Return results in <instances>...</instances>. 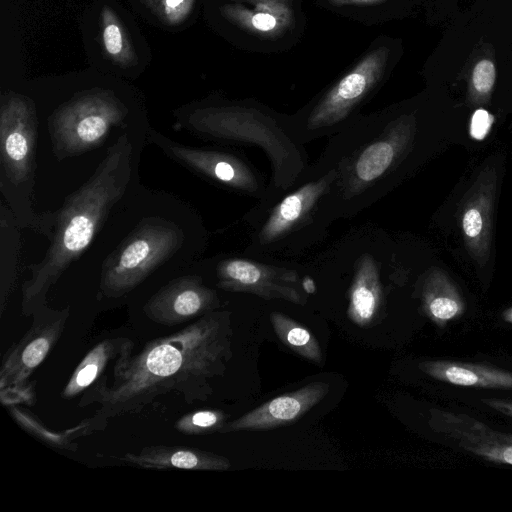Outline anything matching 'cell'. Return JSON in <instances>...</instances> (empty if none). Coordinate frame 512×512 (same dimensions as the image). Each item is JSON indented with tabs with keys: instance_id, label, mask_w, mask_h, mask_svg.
<instances>
[{
	"instance_id": "obj_4",
	"label": "cell",
	"mask_w": 512,
	"mask_h": 512,
	"mask_svg": "<svg viewBox=\"0 0 512 512\" xmlns=\"http://www.w3.org/2000/svg\"><path fill=\"white\" fill-rule=\"evenodd\" d=\"M418 135L414 113L389 109L358 115L328 137L316 162L335 172L329 196L334 221L357 216L411 173Z\"/></svg>"
},
{
	"instance_id": "obj_6",
	"label": "cell",
	"mask_w": 512,
	"mask_h": 512,
	"mask_svg": "<svg viewBox=\"0 0 512 512\" xmlns=\"http://www.w3.org/2000/svg\"><path fill=\"white\" fill-rule=\"evenodd\" d=\"M335 172L314 162L290 189L257 201L244 216V254L272 261H298L327 238L334 222L329 196Z\"/></svg>"
},
{
	"instance_id": "obj_16",
	"label": "cell",
	"mask_w": 512,
	"mask_h": 512,
	"mask_svg": "<svg viewBox=\"0 0 512 512\" xmlns=\"http://www.w3.org/2000/svg\"><path fill=\"white\" fill-rule=\"evenodd\" d=\"M125 464L145 469L225 471L230 461L219 454L187 446L152 445L119 457Z\"/></svg>"
},
{
	"instance_id": "obj_8",
	"label": "cell",
	"mask_w": 512,
	"mask_h": 512,
	"mask_svg": "<svg viewBox=\"0 0 512 512\" xmlns=\"http://www.w3.org/2000/svg\"><path fill=\"white\" fill-rule=\"evenodd\" d=\"M148 123L144 114L128 105L115 91L91 88L60 104L48 119L53 152L61 161L100 147L114 128Z\"/></svg>"
},
{
	"instance_id": "obj_14",
	"label": "cell",
	"mask_w": 512,
	"mask_h": 512,
	"mask_svg": "<svg viewBox=\"0 0 512 512\" xmlns=\"http://www.w3.org/2000/svg\"><path fill=\"white\" fill-rule=\"evenodd\" d=\"M430 427L458 447L487 461L512 465V434L500 432L474 417L431 409Z\"/></svg>"
},
{
	"instance_id": "obj_21",
	"label": "cell",
	"mask_w": 512,
	"mask_h": 512,
	"mask_svg": "<svg viewBox=\"0 0 512 512\" xmlns=\"http://www.w3.org/2000/svg\"><path fill=\"white\" fill-rule=\"evenodd\" d=\"M422 307L425 315L440 328H444L464 311L460 296L440 279L426 281L422 289Z\"/></svg>"
},
{
	"instance_id": "obj_25",
	"label": "cell",
	"mask_w": 512,
	"mask_h": 512,
	"mask_svg": "<svg viewBox=\"0 0 512 512\" xmlns=\"http://www.w3.org/2000/svg\"><path fill=\"white\" fill-rule=\"evenodd\" d=\"M228 415L219 409H199L182 415L174 428L183 435H207L219 432L227 423Z\"/></svg>"
},
{
	"instance_id": "obj_5",
	"label": "cell",
	"mask_w": 512,
	"mask_h": 512,
	"mask_svg": "<svg viewBox=\"0 0 512 512\" xmlns=\"http://www.w3.org/2000/svg\"><path fill=\"white\" fill-rule=\"evenodd\" d=\"M175 124L222 145L255 146L267 156L271 177L263 200L290 189L310 164L305 144L295 136L290 117L246 102L202 101L175 111Z\"/></svg>"
},
{
	"instance_id": "obj_32",
	"label": "cell",
	"mask_w": 512,
	"mask_h": 512,
	"mask_svg": "<svg viewBox=\"0 0 512 512\" xmlns=\"http://www.w3.org/2000/svg\"><path fill=\"white\" fill-rule=\"evenodd\" d=\"M334 6L373 4L383 0H328Z\"/></svg>"
},
{
	"instance_id": "obj_1",
	"label": "cell",
	"mask_w": 512,
	"mask_h": 512,
	"mask_svg": "<svg viewBox=\"0 0 512 512\" xmlns=\"http://www.w3.org/2000/svg\"><path fill=\"white\" fill-rule=\"evenodd\" d=\"M207 245L208 231L191 206L139 183L79 260L96 266V299L119 300L155 278L170 280L189 271Z\"/></svg>"
},
{
	"instance_id": "obj_3",
	"label": "cell",
	"mask_w": 512,
	"mask_h": 512,
	"mask_svg": "<svg viewBox=\"0 0 512 512\" xmlns=\"http://www.w3.org/2000/svg\"><path fill=\"white\" fill-rule=\"evenodd\" d=\"M148 124L124 130L91 177L57 210L53 235L41 261L29 266L21 286V311L31 316L47 304L50 289L91 247L119 202L139 182L138 166Z\"/></svg>"
},
{
	"instance_id": "obj_15",
	"label": "cell",
	"mask_w": 512,
	"mask_h": 512,
	"mask_svg": "<svg viewBox=\"0 0 512 512\" xmlns=\"http://www.w3.org/2000/svg\"><path fill=\"white\" fill-rule=\"evenodd\" d=\"M325 382H312L300 389L279 395L241 417L227 422L221 433L269 430L295 423L328 393Z\"/></svg>"
},
{
	"instance_id": "obj_29",
	"label": "cell",
	"mask_w": 512,
	"mask_h": 512,
	"mask_svg": "<svg viewBox=\"0 0 512 512\" xmlns=\"http://www.w3.org/2000/svg\"><path fill=\"white\" fill-rule=\"evenodd\" d=\"M462 226L468 238H478L484 228V216L481 209L474 206L469 207L463 215Z\"/></svg>"
},
{
	"instance_id": "obj_19",
	"label": "cell",
	"mask_w": 512,
	"mask_h": 512,
	"mask_svg": "<svg viewBox=\"0 0 512 512\" xmlns=\"http://www.w3.org/2000/svg\"><path fill=\"white\" fill-rule=\"evenodd\" d=\"M12 418L27 433L39 441L56 449L75 451L78 444L75 442L80 437L87 436L94 431L102 430L107 424V419L94 414L90 418L83 419L78 425L64 431H53L49 429L34 413L20 404L6 406Z\"/></svg>"
},
{
	"instance_id": "obj_13",
	"label": "cell",
	"mask_w": 512,
	"mask_h": 512,
	"mask_svg": "<svg viewBox=\"0 0 512 512\" xmlns=\"http://www.w3.org/2000/svg\"><path fill=\"white\" fill-rule=\"evenodd\" d=\"M219 307L217 291L206 284L194 266L151 293L142 311L154 323L175 326L196 320Z\"/></svg>"
},
{
	"instance_id": "obj_31",
	"label": "cell",
	"mask_w": 512,
	"mask_h": 512,
	"mask_svg": "<svg viewBox=\"0 0 512 512\" xmlns=\"http://www.w3.org/2000/svg\"><path fill=\"white\" fill-rule=\"evenodd\" d=\"M481 402L491 409L512 418V399L483 398Z\"/></svg>"
},
{
	"instance_id": "obj_28",
	"label": "cell",
	"mask_w": 512,
	"mask_h": 512,
	"mask_svg": "<svg viewBox=\"0 0 512 512\" xmlns=\"http://www.w3.org/2000/svg\"><path fill=\"white\" fill-rule=\"evenodd\" d=\"M255 9L274 15L289 24L293 19V12L285 1L281 0H245Z\"/></svg>"
},
{
	"instance_id": "obj_18",
	"label": "cell",
	"mask_w": 512,
	"mask_h": 512,
	"mask_svg": "<svg viewBox=\"0 0 512 512\" xmlns=\"http://www.w3.org/2000/svg\"><path fill=\"white\" fill-rule=\"evenodd\" d=\"M418 367L431 378L456 386L512 389V372L487 364L426 360Z\"/></svg>"
},
{
	"instance_id": "obj_23",
	"label": "cell",
	"mask_w": 512,
	"mask_h": 512,
	"mask_svg": "<svg viewBox=\"0 0 512 512\" xmlns=\"http://www.w3.org/2000/svg\"><path fill=\"white\" fill-rule=\"evenodd\" d=\"M1 250L7 253V258L1 257V263L7 262L6 265L1 267V313L4 311L5 301L9 296L15 276H16V263L19 244L20 228L15 222V218L9 209L3 203L1 205Z\"/></svg>"
},
{
	"instance_id": "obj_30",
	"label": "cell",
	"mask_w": 512,
	"mask_h": 512,
	"mask_svg": "<svg viewBox=\"0 0 512 512\" xmlns=\"http://www.w3.org/2000/svg\"><path fill=\"white\" fill-rule=\"evenodd\" d=\"M493 116L484 109H478L474 112L471 119V135L477 140H482L489 132Z\"/></svg>"
},
{
	"instance_id": "obj_22",
	"label": "cell",
	"mask_w": 512,
	"mask_h": 512,
	"mask_svg": "<svg viewBox=\"0 0 512 512\" xmlns=\"http://www.w3.org/2000/svg\"><path fill=\"white\" fill-rule=\"evenodd\" d=\"M270 322L285 346L309 361L317 364L322 362L319 342L306 327L280 312L271 313Z\"/></svg>"
},
{
	"instance_id": "obj_10",
	"label": "cell",
	"mask_w": 512,
	"mask_h": 512,
	"mask_svg": "<svg viewBox=\"0 0 512 512\" xmlns=\"http://www.w3.org/2000/svg\"><path fill=\"white\" fill-rule=\"evenodd\" d=\"M195 269L208 275L216 288L233 293H249L264 300H284L304 305V271L299 261H272L242 255L221 254L200 259Z\"/></svg>"
},
{
	"instance_id": "obj_24",
	"label": "cell",
	"mask_w": 512,
	"mask_h": 512,
	"mask_svg": "<svg viewBox=\"0 0 512 512\" xmlns=\"http://www.w3.org/2000/svg\"><path fill=\"white\" fill-rule=\"evenodd\" d=\"M222 14L242 29L264 36H276L290 24L274 15L238 4L224 5Z\"/></svg>"
},
{
	"instance_id": "obj_7",
	"label": "cell",
	"mask_w": 512,
	"mask_h": 512,
	"mask_svg": "<svg viewBox=\"0 0 512 512\" xmlns=\"http://www.w3.org/2000/svg\"><path fill=\"white\" fill-rule=\"evenodd\" d=\"M38 116L26 95L8 91L0 99V192L15 222L51 239L56 212L36 213L32 196L36 171Z\"/></svg>"
},
{
	"instance_id": "obj_20",
	"label": "cell",
	"mask_w": 512,
	"mask_h": 512,
	"mask_svg": "<svg viewBox=\"0 0 512 512\" xmlns=\"http://www.w3.org/2000/svg\"><path fill=\"white\" fill-rule=\"evenodd\" d=\"M99 44L104 58L120 71L135 69L138 55L127 25L111 6L99 11Z\"/></svg>"
},
{
	"instance_id": "obj_9",
	"label": "cell",
	"mask_w": 512,
	"mask_h": 512,
	"mask_svg": "<svg viewBox=\"0 0 512 512\" xmlns=\"http://www.w3.org/2000/svg\"><path fill=\"white\" fill-rule=\"evenodd\" d=\"M389 50L377 48L325 93L289 116L296 138L303 144L330 137L358 116L359 108L383 78Z\"/></svg>"
},
{
	"instance_id": "obj_11",
	"label": "cell",
	"mask_w": 512,
	"mask_h": 512,
	"mask_svg": "<svg viewBox=\"0 0 512 512\" xmlns=\"http://www.w3.org/2000/svg\"><path fill=\"white\" fill-rule=\"evenodd\" d=\"M147 139L167 157L220 188L257 201L266 195L268 184L261 171L238 150L188 146L166 137L151 126Z\"/></svg>"
},
{
	"instance_id": "obj_26",
	"label": "cell",
	"mask_w": 512,
	"mask_h": 512,
	"mask_svg": "<svg viewBox=\"0 0 512 512\" xmlns=\"http://www.w3.org/2000/svg\"><path fill=\"white\" fill-rule=\"evenodd\" d=\"M197 0H159L151 10L159 22L176 28L185 24L192 15Z\"/></svg>"
},
{
	"instance_id": "obj_35",
	"label": "cell",
	"mask_w": 512,
	"mask_h": 512,
	"mask_svg": "<svg viewBox=\"0 0 512 512\" xmlns=\"http://www.w3.org/2000/svg\"><path fill=\"white\" fill-rule=\"evenodd\" d=\"M281 1H285L286 2L287 0H281Z\"/></svg>"
},
{
	"instance_id": "obj_17",
	"label": "cell",
	"mask_w": 512,
	"mask_h": 512,
	"mask_svg": "<svg viewBox=\"0 0 512 512\" xmlns=\"http://www.w3.org/2000/svg\"><path fill=\"white\" fill-rule=\"evenodd\" d=\"M134 342L128 337H109L95 344L78 363L61 391L65 400L74 399L93 387L108 368L126 355L133 354Z\"/></svg>"
},
{
	"instance_id": "obj_2",
	"label": "cell",
	"mask_w": 512,
	"mask_h": 512,
	"mask_svg": "<svg viewBox=\"0 0 512 512\" xmlns=\"http://www.w3.org/2000/svg\"><path fill=\"white\" fill-rule=\"evenodd\" d=\"M228 320L227 312L212 311L149 341L137 354L120 357L112 366V381L105 375L81 395L78 406L96 403L95 414L108 420L139 413L170 393L186 404L206 400L209 380L222 374L229 353Z\"/></svg>"
},
{
	"instance_id": "obj_34",
	"label": "cell",
	"mask_w": 512,
	"mask_h": 512,
	"mask_svg": "<svg viewBox=\"0 0 512 512\" xmlns=\"http://www.w3.org/2000/svg\"><path fill=\"white\" fill-rule=\"evenodd\" d=\"M147 8L153 9L159 0H140Z\"/></svg>"
},
{
	"instance_id": "obj_33",
	"label": "cell",
	"mask_w": 512,
	"mask_h": 512,
	"mask_svg": "<svg viewBox=\"0 0 512 512\" xmlns=\"http://www.w3.org/2000/svg\"><path fill=\"white\" fill-rule=\"evenodd\" d=\"M502 317L505 322L512 324V308L505 310Z\"/></svg>"
},
{
	"instance_id": "obj_12",
	"label": "cell",
	"mask_w": 512,
	"mask_h": 512,
	"mask_svg": "<svg viewBox=\"0 0 512 512\" xmlns=\"http://www.w3.org/2000/svg\"><path fill=\"white\" fill-rule=\"evenodd\" d=\"M31 316L30 328L2 357L0 390L32 384L28 379L60 339L70 316V307L54 309L45 304Z\"/></svg>"
},
{
	"instance_id": "obj_27",
	"label": "cell",
	"mask_w": 512,
	"mask_h": 512,
	"mask_svg": "<svg viewBox=\"0 0 512 512\" xmlns=\"http://www.w3.org/2000/svg\"><path fill=\"white\" fill-rule=\"evenodd\" d=\"M496 81V67L492 60L484 58L473 67L470 86L473 94L480 98L490 95Z\"/></svg>"
}]
</instances>
